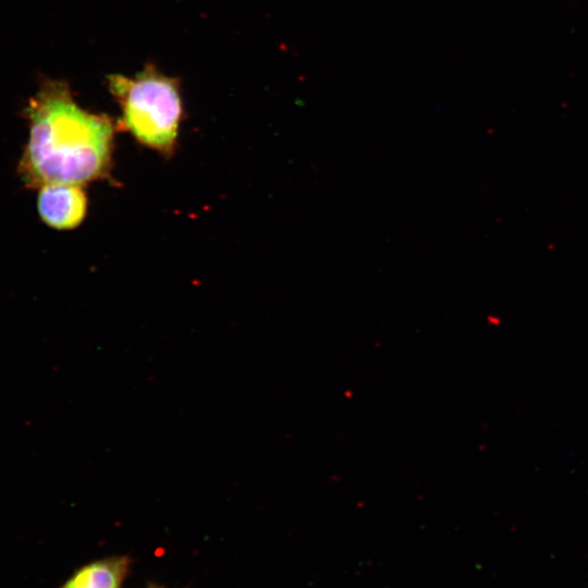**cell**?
Here are the masks:
<instances>
[{"label": "cell", "instance_id": "1", "mask_svg": "<svg viewBox=\"0 0 588 588\" xmlns=\"http://www.w3.org/2000/svg\"><path fill=\"white\" fill-rule=\"evenodd\" d=\"M23 115L28 138L17 174L27 188L84 186L110 176L118 124L107 114L81 108L65 81L44 79Z\"/></svg>", "mask_w": 588, "mask_h": 588}, {"label": "cell", "instance_id": "2", "mask_svg": "<svg viewBox=\"0 0 588 588\" xmlns=\"http://www.w3.org/2000/svg\"><path fill=\"white\" fill-rule=\"evenodd\" d=\"M107 82L121 108L118 128L164 158L172 157L183 117L179 79L148 63L133 76L110 74Z\"/></svg>", "mask_w": 588, "mask_h": 588}, {"label": "cell", "instance_id": "3", "mask_svg": "<svg viewBox=\"0 0 588 588\" xmlns=\"http://www.w3.org/2000/svg\"><path fill=\"white\" fill-rule=\"evenodd\" d=\"M37 211L56 230H73L85 219L87 195L82 185L47 184L38 188Z\"/></svg>", "mask_w": 588, "mask_h": 588}, {"label": "cell", "instance_id": "4", "mask_svg": "<svg viewBox=\"0 0 588 588\" xmlns=\"http://www.w3.org/2000/svg\"><path fill=\"white\" fill-rule=\"evenodd\" d=\"M133 562L126 554L90 561L77 567L59 588H123Z\"/></svg>", "mask_w": 588, "mask_h": 588}, {"label": "cell", "instance_id": "5", "mask_svg": "<svg viewBox=\"0 0 588 588\" xmlns=\"http://www.w3.org/2000/svg\"><path fill=\"white\" fill-rule=\"evenodd\" d=\"M145 588H167V587L151 583V584H148Z\"/></svg>", "mask_w": 588, "mask_h": 588}]
</instances>
